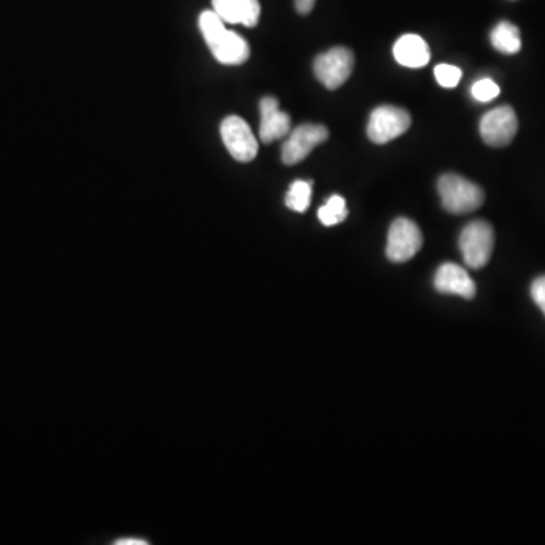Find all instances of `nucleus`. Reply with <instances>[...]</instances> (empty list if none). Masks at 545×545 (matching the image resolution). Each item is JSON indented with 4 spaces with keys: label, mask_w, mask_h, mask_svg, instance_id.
Here are the masks:
<instances>
[{
    "label": "nucleus",
    "mask_w": 545,
    "mask_h": 545,
    "mask_svg": "<svg viewBox=\"0 0 545 545\" xmlns=\"http://www.w3.org/2000/svg\"><path fill=\"white\" fill-rule=\"evenodd\" d=\"M459 249L468 267L476 270L485 267L493 255V226L483 220H476L465 226L459 237Z\"/></svg>",
    "instance_id": "3"
},
{
    "label": "nucleus",
    "mask_w": 545,
    "mask_h": 545,
    "mask_svg": "<svg viewBox=\"0 0 545 545\" xmlns=\"http://www.w3.org/2000/svg\"><path fill=\"white\" fill-rule=\"evenodd\" d=\"M436 291L443 294H453V296L464 297V299H473L476 296V284L468 275L467 270L461 265L447 264L441 265L435 273L433 279Z\"/></svg>",
    "instance_id": "11"
},
{
    "label": "nucleus",
    "mask_w": 545,
    "mask_h": 545,
    "mask_svg": "<svg viewBox=\"0 0 545 545\" xmlns=\"http://www.w3.org/2000/svg\"><path fill=\"white\" fill-rule=\"evenodd\" d=\"M261 125H259V140L264 144L275 143L288 137L291 132V119L279 108L276 97L267 96L259 103Z\"/></svg>",
    "instance_id": "10"
},
{
    "label": "nucleus",
    "mask_w": 545,
    "mask_h": 545,
    "mask_svg": "<svg viewBox=\"0 0 545 545\" xmlns=\"http://www.w3.org/2000/svg\"><path fill=\"white\" fill-rule=\"evenodd\" d=\"M411 128V116L399 106L384 105L374 109L368 120L367 135L373 143L387 144Z\"/></svg>",
    "instance_id": "4"
},
{
    "label": "nucleus",
    "mask_w": 545,
    "mask_h": 545,
    "mask_svg": "<svg viewBox=\"0 0 545 545\" xmlns=\"http://www.w3.org/2000/svg\"><path fill=\"white\" fill-rule=\"evenodd\" d=\"M500 94V87L493 81V79H480V81L474 82L471 87V96L477 100V102H491L496 99Z\"/></svg>",
    "instance_id": "17"
},
{
    "label": "nucleus",
    "mask_w": 545,
    "mask_h": 545,
    "mask_svg": "<svg viewBox=\"0 0 545 545\" xmlns=\"http://www.w3.org/2000/svg\"><path fill=\"white\" fill-rule=\"evenodd\" d=\"M215 14L229 25H244L253 28L261 17L258 0H212Z\"/></svg>",
    "instance_id": "12"
},
{
    "label": "nucleus",
    "mask_w": 545,
    "mask_h": 545,
    "mask_svg": "<svg viewBox=\"0 0 545 545\" xmlns=\"http://www.w3.org/2000/svg\"><path fill=\"white\" fill-rule=\"evenodd\" d=\"M116 545H147L146 541H143V539H119V541L116 542Z\"/></svg>",
    "instance_id": "21"
},
{
    "label": "nucleus",
    "mask_w": 545,
    "mask_h": 545,
    "mask_svg": "<svg viewBox=\"0 0 545 545\" xmlns=\"http://www.w3.org/2000/svg\"><path fill=\"white\" fill-rule=\"evenodd\" d=\"M353 67H355V57L352 50L346 47H334L315 58V78L329 90H337L350 78Z\"/></svg>",
    "instance_id": "5"
},
{
    "label": "nucleus",
    "mask_w": 545,
    "mask_h": 545,
    "mask_svg": "<svg viewBox=\"0 0 545 545\" xmlns=\"http://www.w3.org/2000/svg\"><path fill=\"white\" fill-rule=\"evenodd\" d=\"M327 138H329V131L326 126L312 125V123L299 126L288 134L287 141L282 146V162L285 166H296Z\"/></svg>",
    "instance_id": "9"
},
{
    "label": "nucleus",
    "mask_w": 545,
    "mask_h": 545,
    "mask_svg": "<svg viewBox=\"0 0 545 545\" xmlns=\"http://www.w3.org/2000/svg\"><path fill=\"white\" fill-rule=\"evenodd\" d=\"M311 196V182L294 181L291 184L290 190H288L287 197H285V203L293 211L306 212L309 205H311Z\"/></svg>",
    "instance_id": "16"
},
{
    "label": "nucleus",
    "mask_w": 545,
    "mask_h": 545,
    "mask_svg": "<svg viewBox=\"0 0 545 545\" xmlns=\"http://www.w3.org/2000/svg\"><path fill=\"white\" fill-rule=\"evenodd\" d=\"M199 29L212 57L223 66H240L250 57V47L237 32L229 31L226 23L215 11H203L199 17Z\"/></svg>",
    "instance_id": "1"
},
{
    "label": "nucleus",
    "mask_w": 545,
    "mask_h": 545,
    "mask_svg": "<svg viewBox=\"0 0 545 545\" xmlns=\"http://www.w3.org/2000/svg\"><path fill=\"white\" fill-rule=\"evenodd\" d=\"M491 43L499 52L514 55L521 49L520 29L514 23L500 22L491 32Z\"/></svg>",
    "instance_id": "14"
},
{
    "label": "nucleus",
    "mask_w": 545,
    "mask_h": 545,
    "mask_svg": "<svg viewBox=\"0 0 545 545\" xmlns=\"http://www.w3.org/2000/svg\"><path fill=\"white\" fill-rule=\"evenodd\" d=\"M479 129L480 137L488 146H508L517 135V114L511 106H499L482 117Z\"/></svg>",
    "instance_id": "6"
},
{
    "label": "nucleus",
    "mask_w": 545,
    "mask_h": 545,
    "mask_svg": "<svg viewBox=\"0 0 545 545\" xmlns=\"http://www.w3.org/2000/svg\"><path fill=\"white\" fill-rule=\"evenodd\" d=\"M347 215L349 211H347L346 200L338 194L329 197V200L318 209V218L324 226L340 225L346 220Z\"/></svg>",
    "instance_id": "15"
},
{
    "label": "nucleus",
    "mask_w": 545,
    "mask_h": 545,
    "mask_svg": "<svg viewBox=\"0 0 545 545\" xmlns=\"http://www.w3.org/2000/svg\"><path fill=\"white\" fill-rule=\"evenodd\" d=\"M436 82L444 88H455L461 82L462 70L452 64H440L435 67Z\"/></svg>",
    "instance_id": "18"
},
{
    "label": "nucleus",
    "mask_w": 545,
    "mask_h": 545,
    "mask_svg": "<svg viewBox=\"0 0 545 545\" xmlns=\"http://www.w3.org/2000/svg\"><path fill=\"white\" fill-rule=\"evenodd\" d=\"M530 294H532L533 302L541 309L542 314L545 315V276L535 279L532 287H530Z\"/></svg>",
    "instance_id": "19"
},
{
    "label": "nucleus",
    "mask_w": 545,
    "mask_h": 545,
    "mask_svg": "<svg viewBox=\"0 0 545 545\" xmlns=\"http://www.w3.org/2000/svg\"><path fill=\"white\" fill-rule=\"evenodd\" d=\"M423 246L420 228L408 218H397L388 232L387 256L390 261L406 262L414 258Z\"/></svg>",
    "instance_id": "8"
},
{
    "label": "nucleus",
    "mask_w": 545,
    "mask_h": 545,
    "mask_svg": "<svg viewBox=\"0 0 545 545\" xmlns=\"http://www.w3.org/2000/svg\"><path fill=\"white\" fill-rule=\"evenodd\" d=\"M393 53L397 63L409 69H421L430 61L429 44L420 35H403L394 44Z\"/></svg>",
    "instance_id": "13"
},
{
    "label": "nucleus",
    "mask_w": 545,
    "mask_h": 545,
    "mask_svg": "<svg viewBox=\"0 0 545 545\" xmlns=\"http://www.w3.org/2000/svg\"><path fill=\"white\" fill-rule=\"evenodd\" d=\"M315 2H317V0H294L297 13L302 14V16H306V14H309L314 10Z\"/></svg>",
    "instance_id": "20"
},
{
    "label": "nucleus",
    "mask_w": 545,
    "mask_h": 545,
    "mask_svg": "<svg viewBox=\"0 0 545 545\" xmlns=\"http://www.w3.org/2000/svg\"><path fill=\"white\" fill-rule=\"evenodd\" d=\"M438 191L443 208L452 214H468L479 209L485 202V193L479 185L453 173L441 176Z\"/></svg>",
    "instance_id": "2"
},
{
    "label": "nucleus",
    "mask_w": 545,
    "mask_h": 545,
    "mask_svg": "<svg viewBox=\"0 0 545 545\" xmlns=\"http://www.w3.org/2000/svg\"><path fill=\"white\" fill-rule=\"evenodd\" d=\"M223 143L237 161L250 162L258 155V140L249 123L238 116L226 117L220 126Z\"/></svg>",
    "instance_id": "7"
}]
</instances>
